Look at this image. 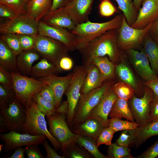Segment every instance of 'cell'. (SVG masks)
Instances as JSON below:
<instances>
[{"label":"cell","instance_id":"1","mask_svg":"<svg viewBox=\"0 0 158 158\" xmlns=\"http://www.w3.org/2000/svg\"><path fill=\"white\" fill-rule=\"evenodd\" d=\"M117 31L112 29L94 39L79 51L82 57V65L87 67L95 59L105 56L115 65L121 55L116 40Z\"/></svg>","mask_w":158,"mask_h":158},{"label":"cell","instance_id":"55","mask_svg":"<svg viewBox=\"0 0 158 158\" xmlns=\"http://www.w3.org/2000/svg\"><path fill=\"white\" fill-rule=\"evenodd\" d=\"M74 0H53L51 7L49 12L64 8L71 3Z\"/></svg>","mask_w":158,"mask_h":158},{"label":"cell","instance_id":"42","mask_svg":"<svg viewBox=\"0 0 158 158\" xmlns=\"http://www.w3.org/2000/svg\"><path fill=\"white\" fill-rule=\"evenodd\" d=\"M38 34H17L19 37L23 50L34 49Z\"/></svg>","mask_w":158,"mask_h":158},{"label":"cell","instance_id":"22","mask_svg":"<svg viewBox=\"0 0 158 158\" xmlns=\"http://www.w3.org/2000/svg\"><path fill=\"white\" fill-rule=\"evenodd\" d=\"M41 57L34 49L23 50L17 57L18 72L24 76H30L33 63L40 59Z\"/></svg>","mask_w":158,"mask_h":158},{"label":"cell","instance_id":"24","mask_svg":"<svg viewBox=\"0 0 158 158\" xmlns=\"http://www.w3.org/2000/svg\"><path fill=\"white\" fill-rule=\"evenodd\" d=\"M87 68V71L83 81L80 96L101 85L103 82L100 72L96 66L92 63Z\"/></svg>","mask_w":158,"mask_h":158},{"label":"cell","instance_id":"62","mask_svg":"<svg viewBox=\"0 0 158 158\" xmlns=\"http://www.w3.org/2000/svg\"><path fill=\"white\" fill-rule=\"evenodd\" d=\"M30 0H28V1H30ZM29 1H28V2H29Z\"/></svg>","mask_w":158,"mask_h":158},{"label":"cell","instance_id":"25","mask_svg":"<svg viewBox=\"0 0 158 158\" xmlns=\"http://www.w3.org/2000/svg\"><path fill=\"white\" fill-rule=\"evenodd\" d=\"M53 0H31L28 4L26 14L39 22L50 10Z\"/></svg>","mask_w":158,"mask_h":158},{"label":"cell","instance_id":"5","mask_svg":"<svg viewBox=\"0 0 158 158\" xmlns=\"http://www.w3.org/2000/svg\"><path fill=\"white\" fill-rule=\"evenodd\" d=\"M13 80L12 89L15 98L25 108L30 105L34 95L47 84L46 81L22 75L19 72H11Z\"/></svg>","mask_w":158,"mask_h":158},{"label":"cell","instance_id":"56","mask_svg":"<svg viewBox=\"0 0 158 158\" xmlns=\"http://www.w3.org/2000/svg\"><path fill=\"white\" fill-rule=\"evenodd\" d=\"M148 34L154 41L158 43V19L153 23Z\"/></svg>","mask_w":158,"mask_h":158},{"label":"cell","instance_id":"13","mask_svg":"<svg viewBox=\"0 0 158 158\" xmlns=\"http://www.w3.org/2000/svg\"><path fill=\"white\" fill-rule=\"evenodd\" d=\"M9 131L21 133L26 118L24 107L15 98L6 108L0 109Z\"/></svg>","mask_w":158,"mask_h":158},{"label":"cell","instance_id":"33","mask_svg":"<svg viewBox=\"0 0 158 158\" xmlns=\"http://www.w3.org/2000/svg\"><path fill=\"white\" fill-rule=\"evenodd\" d=\"M76 143L84 147L95 158H108L99 150L94 140L86 136L78 135Z\"/></svg>","mask_w":158,"mask_h":158},{"label":"cell","instance_id":"20","mask_svg":"<svg viewBox=\"0 0 158 158\" xmlns=\"http://www.w3.org/2000/svg\"><path fill=\"white\" fill-rule=\"evenodd\" d=\"M50 26L73 30L76 24L73 21L63 8L49 12L40 20Z\"/></svg>","mask_w":158,"mask_h":158},{"label":"cell","instance_id":"4","mask_svg":"<svg viewBox=\"0 0 158 158\" xmlns=\"http://www.w3.org/2000/svg\"><path fill=\"white\" fill-rule=\"evenodd\" d=\"M114 84V82L111 81L104 82L98 87L80 96L70 128L88 118L92 110Z\"/></svg>","mask_w":158,"mask_h":158},{"label":"cell","instance_id":"50","mask_svg":"<svg viewBox=\"0 0 158 158\" xmlns=\"http://www.w3.org/2000/svg\"><path fill=\"white\" fill-rule=\"evenodd\" d=\"M18 15L12 9L0 3V19H12Z\"/></svg>","mask_w":158,"mask_h":158},{"label":"cell","instance_id":"58","mask_svg":"<svg viewBox=\"0 0 158 158\" xmlns=\"http://www.w3.org/2000/svg\"><path fill=\"white\" fill-rule=\"evenodd\" d=\"M68 107L69 105L68 101H64L57 108L56 112L67 114L68 110Z\"/></svg>","mask_w":158,"mask_h":158},{"label":"cell","instance_id":"39","mask_svg":"<svg viewBox=\"0 0 158 158\" xmlns=\"http://www.w3.org/2000/svg\"><path fill=\"white\" fill-rule=\"evenodd\" d=\"M0 39L6 44L17 56L23 51L17 34L13 33L1 34Z\"/></svg>","mask_w":158,"mask_h":158},{"label":"cell","instance_id":"31","mask_svg":"<svg viewBox=\"0 0 158 158\" xmlns=\"http://www.w3.org/2000/svg\"><path fill=\"white\" fill-rule=\"evenodd\" d=\"M115 73L121 81L128 84L136 90L137 82L135 78L129 67L123 63L115 65Z\"/></svg>","mask_w":158,"mask_h":158},{"label":"cell","instance_id":"15","mask_svg":"<svg viewBox=\"0 0 158 158\" xmlns=\"http://www.w3.org/2000/svg\"><path fill=\"white\" fill-rule=\"evenodd\" d=\"M138 10L136 19L131 26L142 29L158 19V0H143Z\"/></svg>","mask_w":158,"mask_h":158},{"label":"cell","instance_id":"28","mask_svg":"<svg viewBox=\"0 0 158 158\" xmlns=\"http://www.w3.org/2000/svg\"><path fill=\"white\" fill-rule=\"evenodd\" d=\"M105 56L97 58L92 62L99 69L103 82L111 81L116 77L115 65Z\"/></svg>","mask_w":158,"mask_h":158},{"label":"cell","instance_id":"59","mask_svg":"<svg viewBox=\"0 0 158 158\" xmlns=\"http://www.w3.org/2000/svg\"><path fill=\"white\" fill-rule=\"evenodd\" d=\"M9 131L8 128L3 115L0 113V133H5Z\"/></svg>","mask_w":158,"mask_h":158},{"label":"cell","instance_id":"17","mask_svg":"<svg viewBox=\"0 0 158 158\" xmlns=\"http://www.w3.org/2000/svg\"><path fill=\"white\" fill-rule=\"evenodd\" d=\"M94 0H74L63 8L76 25L80 24L88 20Z\"/></svg>","mask_w":158,"mask_h":158},{"label":"cell","instance_id":"29","mask_svg":"<svg viewBox=\"0 0 158 158\" xmlns=\"http://www.w3.org/2000/svg\"><path fill=\"white\" fill-rule=\"evenodd\" d=\"M145 52L150 63L151 68L156 74H158V43L154 41L148 33L144 38Z\"/></svg>","mask_w":158,"mask_h":158},{"label":"cell","instance_id":"54","mask_svg":"<svg viewBox=\"0 0 158 158\" xmlns=\"http://www.w3.org/2000/svg\"><path fill=\"white\" fill-rule=\"evenodd\" d=\"M150 122L158 121V100L154 99L152 103L149 114Z\"/></svg>","mask_w":158,"mask_h":158},{"label":"cell","instance_id":"3","mask_svg":"<svg viewBox=\"0 0 158 158\" xmlns=\"http://www.w3.org/2000/svg\"><path fill=\"white\" fill-rule=\"evenodd\" d=\"M25 108L26 118L21 133L32 135H45L55 150H60L61 143L48 130L46 116L39 109L36 103L32 100L30 105Z\"/></svg>","mask_w":158,"mask_h":158},{"label":"cell","instance_id":"46","mask_svg":"<svg viewBox=\"0 0 158 158\" xmlns=\"http://www.w3.org/2000/svg\"><path fill=\"white\" fill-rule=\"evenodd\" d=\"M116 142L121 145L129 147L133 146V138L131 130L122 131Z\"/></svg>","mask_w":158,"mask_h":158},{"label":"cell","instance_id":"27","mask_svg":"<svg viewBox=\"0 0 158 158\" xmlns=\"http://www.w3.org/2000/svg\"><path fill=\"white\" fill-rule=\"evenodd\" d=\"M61 73L60 71L51 61L42 58L36 64L33 66L30 76L37 79L51 75H56Z\"/></svg>","mask_w":158,"mask_h":158},{"label":"cell","instance_id":"6","mask_svg":"<svg viewBox=\"0 0 158 158\" xmlns=\"http://www.w3.org/2000/svg\"><path fill=\"white\" fill-rule=\"evenodd\" d=\"M51 135L61 143L62 154L69 146L76 143L78 135L71 130L66 121L67 114L56 112L46 116Z\"/></svg>","mask_w":158,"mask_h":158},{"label":"cell","instance_id":"52","mask_svg":"<svg viewBox=\"0 0 158 158\" xmlns=\"http://www.w3.org/2000/svg\"><path fill=\"white\" fill-rule=\"evenodd\" d=\"M42 145L47 152L46 158H64L63 156L57 154L55 150L51 147L46 139L43 141Z\"/></svg>","mask_w":158,"mask_h":158},{"label":"cell","instance_id":"12","mask_svg":"<svg viewBox=\"0 0 158 158\" xmlns=\"http://www.w3.org/2000/svg\"><path fill=\"white\" fill-rule=\"evenodd\" d=\"M0 139L4 142L2 151L7 154L16 148L32 145L42 144L47 138L45 135H32L15 131L0 134Z\"/></svg>","mask_w":158,"mask_h":158},{"label":"cell","instance_id":"34","mask_svg":"<svg viewBox=\"0 0 158 158\" xmlns=\"http://www.w3.org/2000/svg\"><path fill=\"white\" fill-rule=\"evenodd\" d=\"M108 158H133L130 147L116 142L109 146L107 150Z\"/></svg>","mask_w":158,"mask_h":158},{"label":"cell","instance_id":"26","mask_svg":"<svg viewBox=\"0 0 158 158\" xmlns=\"http://www.w3.org/2000/svg\"><path fill=\"white\" fill-rule=\"evenodd\" d=\"M17 55L0 39V65L10 72H18Z\"/></svg>","mask_w":158,"mask_h":158},{"label":"cell","instance_id":"49","mask_svg":"<svg viewBox=\"0 0 158 158\" xmlns=\"http://www.w3.org/2000/svg\"><path fill=\"white\" fill-rule=\"evenodd\" d=\"M25 152L28 158H46L40 150L38 145H32L25 146Z\"/></svg>","mask_w":158,"mask_h":158},{"label":"cell","instance_id":"51","mask_svg":"<svg viewBox=\"0 0 158 158\" xmlns=\"http://www.w3.org/2000/svg\"><path fill=\"white\" fill-rule=\"evenodd\" d=\"M73 66V61L68 56L62 57L60 61L59 66L62 71L70 70L72 68Z\"/></svg>","mask_w":158,"mask_h":158},{"label":"cell","instance_id":"61","mask_svg":"<svg viewBox=\"0 0 158 158\" xmlns=\"http://www.w3.org/2000/svg\"><path fill=\"white\" fill-rule=\"evenodd\" d=\"M3 145L2 144H1L0 145V153H1V152L2 151V149L3 147Z\"/></svg>","mask_w":158,"mask_h":158},{"label":"cell","instance_id":"7","mask_svg":"<svg viewBox=\"0 0 158 158\" xmlns=\"http://www.w3.org/2000/svg\"><path fill=\"white\" fill-rule=\"evenodd\" d=\"M152 23L142 29L135 28L128 24L123 15L121 25L116 30V40L118 49L127 51L139 47L143 43Z\"/></svg>","mask_w":158,"mask_h":158},{"label":"cell","instance_id":"2","mask_svg":"<svg viewBox=\"0 0 158 158\" xmlns=\"http://www.w3.org/2000/svg\"><path fill=\"white\" fill-rule=\"evenodd\" d=\"M123 16L119 14L109 20L102 23L93 22L88 20L85 23L77 25L75 28L71 31L76 36L75 50L79 51L91 41L109 30H117L121 25Z\"/></svg>","mask_w":158,"mask_h":158},{"label":"cell","instance_id":"48","mask_svg":"<svg viewBox=\"0 0 158 158\" xmlns=\"http://www.w3.org/2000/svg\"><path fill=\"white\" fill-rule=\"evenodd\" d=\"M158 157V139L137 158H155Z\"/></svg>","mask_w":158,"mask_h":158},{"label":"cell","instance_id":"18","mask_svg":"<svg viewBox=\"0 0 158 158\" xmlns=\"http://www.w3.org/2000/svg\"><path fill=\"white\" fill-rule=\"evenodd\" d=\"M127 51L134 68L143 79L147 81L158 77L150 67L145 52H140L134 49Z\"/></svg>","mask_w":158,"mask_h":158},{"label":"cell","instance_id":"16","mask_svg":"<svg viewBox=\"0 0 158 158\" xmlns=\"http://www.w3.org/2000/svg\"><path fill=\"white\" fill-rule=\"evenodd\" d=\"M113 85L92 110L88 118L98 120L105 128L109 127L108 117L114 102L118 98L113 90Z\"/></svg>","mask_w":158,"mask_h":158},{"label":"cell","instance_id":"43","mask_svg":"<svg viewBox=\"0 0 158 158\" xmlns=\"http://www.w3.org/2000/svg\"><path fill=\"white\" fill-rule=\"evenodd\" d=\"M99 13L104 17H109L117 12L116 7L110 0H102L99 6Z\"/></svg>","mask_w":158,"mask_h":158},{"label":"cell","instance_id":"57","mask_svg":"<svg viewBox=\"0 0 158 158\" xmlns=\"http://www.w3.org/2000/svg\"><path fill=\"white\" fill-rule=\"evenodd\" d=\"M25 152V148L22 147L16 148L14 150L13 153L11 156H3L1 158H25L24 153Z\"/></svg>","mask_w":158,"mask_h":158},{"label":"cell","instance_id":"10","mask_svg":"<svg viewBox=\"0 0 158 158\" xmlns=\"http://www.w3.org/2000/svg\"><path fill=\"white\" fill-rule=\"evenodd\" d=\"M38 23L27 14L18 15L12 19L1 22L0 33L37 35L39 34Z\"/></svg>","mask_w":158,"mask_h":158},{"label":"cell","instance_id":"11","mask_svg":"<svg viewBox=\"0 0 158 158\" xmlns=\"http://www.w3.org/2000/svg\"><path fill=\"white\" fill-rule=\"evenodd\" d=\"M154 100L153 92L148 87L145 88L142 97L134 95L128 100V104L135 121L142 126L150 123L149 114L151 104Z\"/></svg>","mask_w":158,"mask_h":158},{"label":"cell","instance_id":"35","mask_svg":"<svg viewBox=\"0 0 158 158\" xmlns=\"http://www.w3.org/2000/svg\"><path fill=\"white\" fill-rule=\"evenodd\" d=\"M64 158H92L93 156L84 147L77 143L68 147L62 154Z\"/></svg>","mask_w":158,"mask_h":158},{"label":"cell","instance_id":"23","mask_svg":"<svg viewBox=\"0 0 158 158\" xmlns=\"http://www.w3.org/2000/svg\"><path fill=\"white\" fill-rule=\"evenodd\" d=\"M133 138V146L138 148L147 140L154 136H158V121L140 126L131 130Z\"/></svg>","mask_w":158,"mask_h":158},{"label":"cell","instance_id":"19","mask_svg":"<svg viewBox=\"0 0 158 158\" xmlns=\"http://www.w3.org/2000/svg\"><path fill=\"white\" fill-rule=\"evenodd\" d=\"M73 75L72 73L63 77L53 74L37 79L46 81L51 87L55 95L57 108L61 104L63 96L71 81Z\"/></svg>","mask_w":158,"mask_h":158},{"label":"cell","instance_id":"40","mask_svg":"<svg viewBox=\"0 0 158 158\" xmlns=\"http://www.w3.org/2000/svg\"><path fill=\"white\" fill-rule=\"evenodd\" d=\"M28 0H0V3L6 6L18 15L26 14Z\"/></svg>","mask_w":158,"mask_h":158},{"label":"cell","instance_id":"36","mask_svg":"<svg viewBox=\"0 0 158 158\" xmlns=\"http://www.w3.org/2000/svg\"><path fill=\"white\" fill-rule=\"evenodd\" d=\"M108 122L109 127L115 133L120 131L134 129L139 126L135 122L123 120L118 118L108 119Z\"/></svg>","mask_w":158,"mask_h":158},{"label":"cell","instance_id":"8","mask_svg":"<svg viewBox=\"0 0 158 158\" xmlns=\"http://www.w3.org/2000/svg\"><path fill=\"white\" fill-rule=\"evenodd\" d=\"M35 49L41 57L48 60L56 66L61 72L59 63L63 57L68 56L67 47L60 42L48 37L38 34Z\"/></svg>","mask_w":158,"mask_h":158},{"label":"cell","instance_id":"30","mask_svg":"<svg viewBox=\"0 0 158 158\" xmlns=\"http://www.w3.org/2000/svg\"><path fill=\"white\" fill-rule=\"evenodd\" d=\"M109 117L110 118H124L131 121L135 122L128 100L118 97L114 102Z\"/></svg>","mask_w":158,"mask_h":158},{"label":"cell","instance_id":"44","mask_svg":"<svg viewBox=\"0 0 158 158\" xmlns=\"http://www.w3.org/2000/svg\"><path fill=\"white\" fill-rule=\"evenodd\" d=\"M115 132L109 127L104 128L97 138L96 143L98 147L101 145H110Z\"/></svg>","mask_w":158,"mask_h":158},{"label":"cell","instance_id":"14","mask_svg":"<svg viewBox=\"0 0 158 158\" xmlns=\"http://www.w3.org/2000/svg\"><path fill=\"white\" fill-rule=\"evenodd\" d=\"M39 34L46 36L57 40L63 44L69 51H73L75 49V35L66 29L50 26L40 20L38 23Z\"/></svg>","mask_w":158,"mask_h":158},{"label":"cell","instance_id":"45","mask_svg":"<svg viewBox=\"0 0 158 158\" xmlns=\"http://www.w3.org/2000/svg\"><path fill=\"white\" fill-rule=\"evenodd\" d=\"M0 83L8 89H12L13 80L11 72L0 65Z\"/></svg>","mask_w":158,"mask_h":158},{"label":"cell","instance_id":"9","mask_svg":"<svg viewBox=\"0 0 158 158\" xmlns=\"http://www.w3.org/2000/svg\"><path fill=\"white\" fill-rule=\"evenodd\" d=\"M87 71V68L83 65L75 66L72 72V78L65 92L69 105L66 121L69 128L71 126L75 109L80 97L83 83Z\"/></svg>","mask_w":158,"mask_h":158},{"label":"cell","instance_id":"32","mask_svg":"<svg viewBox=\"0 0 158 158\" xmlns=\"http://www.w3.org/2000/svg\"><path fill=\"white\" fill-rule=\"evenodd\" d=\"M119 9L122 11L127 23L131 26L137 17L138 11L135 8L133 0H115Z\"/></svg>","mask_w":158,"mask_h":158},{"label":"cell","instance_id":"38","mask_svg":"<svg viewBox=\"0 0 158 158\" xmlns=\"http://www.w3.org/2000/svg\"><path fill=\"white\" fill-rule=\"evenodd\" d=\"M32 100L36 103L40 111L46 116L52 115L56 113L57 107L43 98L39 92L34 95Z\"/></svg>","mask_w":158,"mask_h":158},{"label":"cell","instance_id":"41","mask_svg":"<svg viewBox=\"0 0 158 158\" xmlns=\"http://www.w3.org/2000/svg\"><path fill=\"white\" fill-rule=\"evenodd\" d=\"M15 95L12 89L6 88L0 84V109L6 107L15 98Z\"/></svg>","mask_w":158,"mask_h":158},{"label":"cell","instance_id":"53","mask_svg":"<svg viewBox=\"0 0 158 158\" xmlns=\"http://www.w3.org/2000/svg\"><path fill=\"white\" fill-rule=\"evenodd\" d=\"M145 85L152 91L154 99L158 100V77L146 81Z\"/></svg>","mask_w":158,"mask_h":158},{"label":"cell","instance_id":"21","mask_svg":"<svg viewBox=\"0 0 158 158\" xmlns=\"http://www.w3.org/2000/svg\"><path fill=\"white\" fill-rule=\"evenodd\" d=\"M104 128L98 120L89 118L70 128L77 135L89 137L96 142L97 137Z\"/></svg>","mask_w":158,"mask_h":158},{"label":"cell","instance_id":"60","mask_svg":"<svg viewBox=\"0 0 158 158\" xmlns=\"http://www.w3.org/2000/svg\"><path fill=\"white\" fill-rule=\"evenodd\" d=\"M143 0H133L134 7L138 11L139 10L140 5Z\"/></svg>","mask_w":158,"mask_h":158},{"label":"cell","instance_id":"47","mask_svg":"<svg viewBox=\"0 0 158 158\" xmlns=\"http://www.w3.org/2000/svg\"><path fill=\"white\" fill-rule=\"evenodd\" d=\"M39 92L43 98L51 103L57 108L54 94L52 89L48 84L44 85Z\"/></svg>","mask_w":158,"mask_h":158},{"label":"cell","instance_id":"37","mask_svg":"<svg viewBox=\"0 0 158 158\" xmlns=\"http://www.w3.org/2000/svg\"><path fill=\"white\" fill-rule=\"evenodd\" d=\"M112 88L115 94L121 99L128 100L134 95L135 90L133 87L122 81L114 83Z\"/></svg>","mask_w":158,"mask_h":158}]
</instances>
